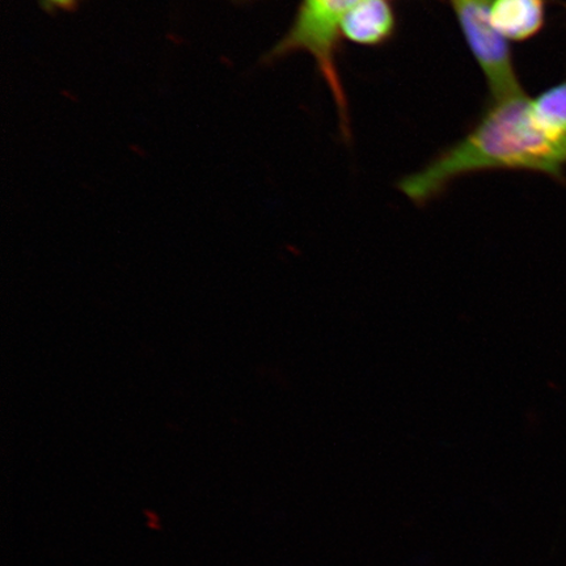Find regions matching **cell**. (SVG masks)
<instances>
[{"instance_id":"1","label":"cell","mask_w":566,"mask_h":566,"mask_svg":"<svg viewBox=\"0 0 566 566\" xmlns=\"http://www.w3.org/2000/svg\"><path fill=\"white\" fill-rule=\"evenodd\" d=\"M360 0H301L293 24L268 54L269 61L304 52L313 56L318 73L327 84L337 106L339 127L350 138L348 98L337 67L342 45V21Z\"/></svg>"},{"instance_id":"2","label":"cell","mask_w":566,"mask_h":566,"mask_svg":"<svg viewBox=\"0 0 566 566\" xmlns=\"http://www.w3.org/2000/svg\"><path fill=\"white\" fill-rule=\"evenodd\" d=\"M473 59L490 87L492 101L525 94L514 66L509 41L495 31L491 18L493 0H449Z\"/></svg>"},{"instance_id":"3","label":"cell","mask_w":566,"mask_h":566,"mask_svg":"<svg viewBox=\"0 0 566 566\" xmlns=\"http://www.w3.org/2000/svg\"><path fill=\"white\" fill-rule=\"evenodd\" d=\"M398 18L389 0H360L344 17L339 32L352 44L377 48L394 38Z\"/></svg>"},{"instance_id":"4","label":"cell","mask_w":566,"mask_h":566,"mask_svg":"<svg viewBox=\"0 0 566 566\" xmlns=\"http://www.w3.org/2000/svg\"><path fill=\"white\" fill-rule=\"evenodd\" d=\"M491 18L502 38L525 42L546 27L547 0H493Z\"/></svg>"},{"instance_id":"5","label":"cell","mask_w":566,"mask_h":566,"mask_svg":"<svg viewBox=\"0 0 566 566\" xmlns=\"http://www.w3.org/2000/svg\"><path fill=\"white\" fill-rule=\"evenodd\" d=\"M531 105L537 116L544 122L557 125L566 124V82L542 92L531 98Z\"/></svg>"},{"instance_id":"6","label":"cell","mask_w":566,"mask_h":566,"mask_svg":"<svg viewBox=\"0 0 566 566\" xmlns=\"http://www.w3.org/2000/svg\"><path fill=\"white\" fill-rule=\"evenodd\" d=\"M81 2L82 0H40L42 9L51 13L59 11H75Z\"/></svg>"},{"instance_id":"7","label":"cell","mask_w":566,"mask_h":566,"mask_svg":"<svg viewBox=\"0 0 566 566\" xmlns=\"http://www.w3.org/2000/svg\"><path fill=\"white\" fill-rule=\"evenodd\" d=\"M146 518L153 522H160L159 515L151 511H145Z\"/></svg>"},{"instance_id":"8","label":"cell","mask_w":566,"mask_h":566,"mask_svg":"<svg viewBox=\"0 0 566 566\" xmlns=\"http://www.w3.org/2000/svg\"><path fill=\"white\" fill-rule=\"evenodd\" d=\"M147 527L150 528V530H154V531H160L161 530L160 522L148 521L147 522Z\"/></svg>"}]
</instances>
